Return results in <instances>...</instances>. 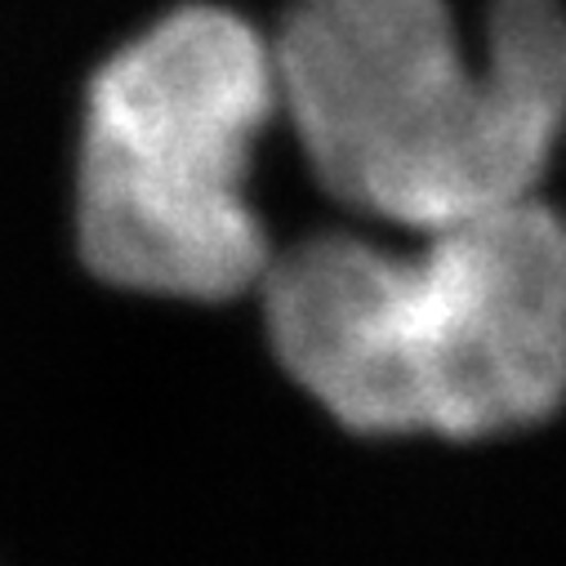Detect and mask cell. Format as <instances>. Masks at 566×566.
<instances>
[{"mask_svg": "<svg viewBox=\"0 0 566 566\" xmlns=\"http://www.w3.org/2000/svg\"><path fill=\"white\" fill-rule=\"evenodd\" d=\"M276 107V54L228 10L188 6L120 45L85 98V263L112 286L201 304L263 286L276 254L245 179Z\"/></svg>", "mask_w": 566, "mask_h": 566, "instance_id": "3", "label": "cell"}, {"mask_svg": "<svg viewBox=\"0 0 566 566\" xmlns=\"http://www.w3.org/2000/svg\"><path fill=\"white\" fill-rule=\"evenodd\" d=\"M272 54L322 188L415 232L535 201L566 134L557 0H495L482 67L447 0H300Z\"/></svg>", "mask_w": 566, "mask_h": 566, "instance_id": "2", "label": "cell"}, {"mask_svg": "<svg viewBox=\"0 0 566 566\" xmlns=\"http://www.w3.org/2000/svg\"><path fill=\"white\" fill-rule=\"evenodd\" d=\"M326 232L263 276L268 335L344 429L491 438L566 401V219L539 201L419 232Z\"/></svg>", "mask_w": 566, "mask_h": 566, "instance_id": "1", "label": "cell"}]
</instances>
